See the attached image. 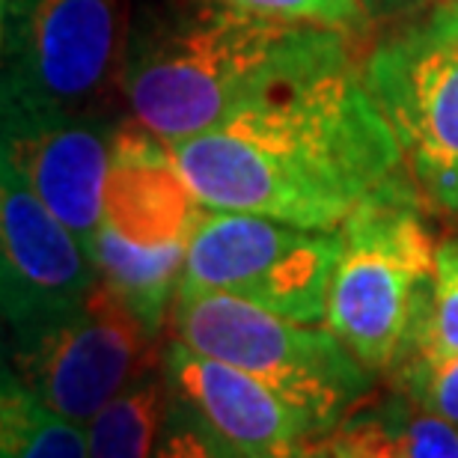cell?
<instances>
[{"mask_svg": "<svg viewBox=\"0 0 458 458\" xmlns=\"http://www.w3.org/2000/svg\"><path fill=\"white\" fill-rule=\"evenodd\" d=\"M170 152L203 208L304 229H340L372 191L411 176L357 60L283 87Z\"/></svg>", "mask_w": 458, "mask_h": 458, "instance_id": "cell-1", "label": "cell"}, {"mask_svg": "<svg viewBox=\"0 0 458 458\" xmlns=\"http://www.w3.org/2000/svg\"><path fill=\"white\" fill-rule=\"evenodd\" d=\"M354 39L331 27L194 0L134 27L119 87L134 123L170 146L283 87L352 63Z\"/></svg>", "mask_w": 458, "mask_h": 458, "instance_id": "cell-2", "label": "cell"}, {"mask_svg": "<svg viewBox=\"0 0 458 458\" xmlns=\"http://www.w3.org/2000/svg\"><path fill=\"white\" fill-rule=\"evenodd\" d=\"M414 179L360 199L336 229L325 327L366 369L393 372L414 354L435 286L437 242Z\"/></svg>", "mask_w": 458, "mask_h": 458, "instance_id": "cell-3", "label": "cell"}, {"mask_svg": "<svg viewBox=\"0 0 458 458\" xmlns=\"http://www.w3.org/2000/svg\"><path fill=\"white\" fill-rule=\"evenodd\" d=\"M170 325L179 343L253 375L304 411L318 435L369 399L375 387V372L325 325L295 322L242 298L176 292Z\"/></svg>", "mask_w": 458, "mask_h": 458, "instance_id": "cell-4", "label": "cell"}, {"mask_svg": "<svg viewBox=\"0 0 458 458\" xmlns=\"http://www.w3.org/2000/svg\"><path fill=\"white\" fill-rule=\"evenodd\" d=\"M366 93L428 208L458 215V0L393 18L360 60Z\"/></svg>", "mask_w": 458, "mask_h": 458, "instance_id": "cell-5", "label": "cell"}, {"mask_svg": "<svg viewBox=\"0 0 458 458\" xmlns=\"http://www.w3.org/2000/svg\"><path fill=\"white\" fill-rule=\"evenodd\" d=\"M123 51L116 0H6L0 116L98 114Z\"/></svg>", "mask_w": 458, "mask_h": 458, "instance_id": "cell-6", "label": "cell"}, {"mask_svg": "<svg viewBox=\"0 0 458 458\" xmlns=\"http://www.w3.org/2000/svg\"><path fill=\"white\" fill-rule=\"evenodd\" d=\"M336 229L203 208L188 235L179 292H221L268 313L325 325Z\"/></svg>", "mask_w": 458, "mask_h": 458, "instance_id": "cell-7", "label": "cell"}, {"mask_svg": "<svg viewBox=\"0 0 458 458\" xmlns=\"http://www.w3.org/2000/svg\"><path fill=\"white\" fill-rule=\"evenodd\" d=\"M15 375L63 417L87 423L125 384L155 366V336L102 280L75 310L9 336Z\"/></svg>", "mask_w": 458, "mask_h": 458, "instance_id": "cell-8", "label": "cell"}, {"mask_svg": "<svg viewBox=\"0 0 458 458\" xmlns=\"http://www.w3.org/2000/svg\"><path fill=\"white\" fill-rule=\"evenodd\" d=\"M96 283L84 244L0 152V322L6 334H30L69 313Z\"/></svg>", "mask_w": 458, "mask_h": 458, "instance_id": "cell-9", "label": "cell"}, {"mask_svg": "<svg viewBox=\"0 0 458 458\" xmlns=\"http://www.w3.org/2000/svg\"><path fill=\"white\" fill-rule=\"evenodd\" d=\"M161 369L176 408L194 420L215 455H307L310 441L318 435L304 411L280 399L259 378L194 352L176 336L164 345Z\"/></svg>", "mask_w": 458, "mask_h": 458, "instance_id": "cell-10", "label": "cell"}, {"mask_svg": "<svg viewBox=\"0 0 458 458\" xmlns=\"http://www.w3.org/2000/svg\"><path fill=\"white\" fill-rule=\"evenodd\" d=\"M116 125L102 114L0 116V152L30 182L42 203L93 250L105 221V182Z\"/></svg>", "mask_w": 458, "mask_h": 458, "instance_id": "cell-11", "label": "cell"}, {"mask_svg": "<svg viewBox=\"0 0 458 458\" xmlns=\"http://www.w3.org/2000/svg\"><path fill=\"white\" fill-rule=\"evenodd\" d=\"M203 206L173 161L170 146L140 123L116 125L105 182V221L128 242L158 247L188 242Z\"/></svg>", "mask_w": 458, "mask_h": 458, "instance_id": "cell-12", "label": "cell"}, {"mask_svg": "<svg viewBox=\"0 0 458 458\" xmlns=\"http://www.w3.org/2000/svg\"><path fill=\"white\" fill-rule=\"evenodd\" d=\"M307 455L331 458H458V426L420 408L405 393L360 402L354 411L313 437Z\"/></svg>", "mask_w": 458, "mask_h": 458, "instance_id": "cell-13", "label": "cell"}, {"mask_svg": "<svg viewBox=\"0 0 458 458\" xmlns=\"http://www.w3.org/2000/svg\"><path fill=\"white\" fill-rule=\"evenodd\" d=\"M188 242L146 247L128 242L107 224L98 226L89 259L98 280L123 301L125 310L158 340L173 313Z\"/></svg>", "mask_w": 458, "mask_h": 458, "instance_id": "cell-14", "label": "cell"}, {"mask_svg": "<svg viewBox=\"0 0 458 458\" xmlns=\"http://www.w3.org/2000/svg\"><path fill=\"white\" fill-rule=\"evenodd\" d=\"M170 411V384L161 360L125 384L87 420V446L93 458L155 455Z\"/></svg>", "mask_w": 458, "mask_h": 458, "instance_id": "cell-15", "label": "cell"}, {"mask_svg": "<svg viewBox=\"0 0 458 458\" xmlns=\"http://www.w3.org/2000/svg\"><path fill=\"white\" fill-rule=\"evenodd\" d=\"M84 423L63 417L18 378L0 390V458H87Z\"/></svg>", "mask_w": 458, "mask_h": 458, "instance_id": "cell-16", "label": "cell"}, {"mask_svg": "<svg viewBox=\"0 0 458 458\" xmlns=\"http://www.w3.org/2000/svg\"><path fill=\"white\" fill-rule=\"evenodd\" d=\"M414 354L450 357L458 354V238L437 244L435 286L426 318L420 325Z\"/></svg>", "mask_w": 458, "mask_h": 458, "instance_id": "cell-17", "label": "cell"}, {"mask_svg": "<svg viewBox=\"0 0 458 458\" xmlns=\"http://www.w3.org/2000/svg\"><path fill=\"white\" fill-rule=\"evenodd\" d=\"M393 387L420 408L458 426V354L423 357L411 354L390 372Z\"/></svg>", "mask_w": 458, "mask_h": 458, "instance_id": "cell-18", "label": "cell"}, {"mask_svg": "<svg viewBox=\"0 0 458 458\" xmlns=\"http://www.w3.org/2000/svg\"><path fill=\"white\" fill-rule=\"evenodd\" d=\"M217 4L244 9V13L280 18V21H301L343 30L360 36L369 24V18L357 0H217Z\"/></svg>", "mask_w": 458, "mask_h": 458, "instance_id": "cell-19", "label": "cell"}, {"mask_svg": "<svg viewBox=\"0 0 458 458\" xmlns=\"http://www.w3.org/2000/svg\"><path fill=\"white\" fill-rule=\"evenodd\" d=\"M357 4H360V9L372 24V21H393V18H402L420 6H426L428 0H357Z\"/></svg>", "mask_w": 458, "mask_h": 458, "instance_id": "cell-20", "label": "cell"}, {"mask_svg": "<svg viewBox=\"0 0 458 458\" xmlns=\"http://www.w3.org/2000/svg\"><path fill=\"white\" fill-rule=\"evenodd\" d=\"M13 381H18V375H15V366H13V357H9V334H6V325L0 322V390H6Z\"/></svg>", "mask_w": 458, "mask_h": 458, "instance_id": "cell-21", "label": "cell"}, {"mask_svg": "<svg viewBox=\"0 0 458 458\" xmlns=\"http://www.w3.org/2000/svg\"><path fill=\"white\" fill-rule=\"evenodd\" d=\"M4 30H6V0H0V45H4Z\"/></svg>", "mask_w": 458, "mask_h": 458, "instance_id": "cell-22", "label": "cell"}]
</instances>
